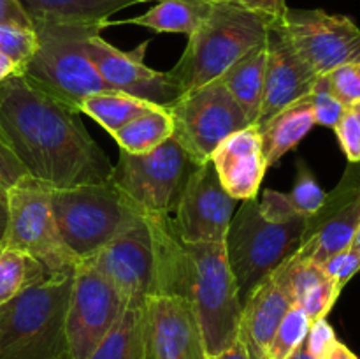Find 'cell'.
Wrapping results in <instances>:
<instances>
[{
    "label": "cell",
    "instance_id": "23",
    "mask_svg": "<svg viewBox=\"0 0 360 359\" xmlns=\"http://www.w3.org/2000/svg\"><path fill=\"white\" fill-rule=\"evenodd\" d=\"M34 20L62 23H105L109 16L151 0H20Z\"/></svg>",
    "mask_w": 360,
    "mask_h": 359
},
{
    "label": "cell",
    "instance_id": "19",
    "mask_svg": "<svg viewBox=\"0 0 360 359\" xmlns=\"http://www.w3.org/2000/svg\"><path fill=\"white\" fill-rule=\"evenodd\" d=\"M290 257L259 282L243 303L241 331L253 359H266V351L285 313L294 305Z\"/></svg>",
    "mask_w": 360,
    "mask_h": 359
},
{
    "label": "cell",
    "instance_id": "35",
    "mask_svg": "<svg viewBox=\"0 0 360 359\" xmlns=\"http://www.w3.org/2000/svg\"><path fill=\"white\" fill-rule=\"evenodd\" d=\"M27 176L28 172L25 165L0 134V203L6 204L9 190Z\"/></svg>",
    "mask_w": 360,
    "mask_h": 359
},
{
    "label": "cell",
    "instance_id": "9",
    "mask_svg": "<svg viewBox=\"0 0 360 359\" xmlns=\"http://www.w3.org/2000/svg\"><path fill=\"white\" fill-rule=\"evenodd\" d=\"M197 162L185 148L169 137L148 153H127L120 150L109 182L143 215H174L186 182Z\"/></svg>",
    "mask_w": 360,
    "mask_h": 359
},
{
    "label": "cell",
    "instance_id": "15",
    "mask_svg": "<svg viewBox=\"0 0 360 359\" xmlns=\"http://www.w3.org/2000/svg\"><path fill=\"white\" fill-rule=\"evenodd\" d=\"M238 199L220 183L211 160L197 164L186 182L172 222L185 243H224Z\"/></svg>",
    "mask_w": 360,
    "mask_h": 359
},
{
    "label": "cell",
    "instance_id": "5",
    "mask_svg": "<svg viewBox=\"0 0 360 359\" xmlns=\"http://www.w3.org/2000/svg\"><path fill=\"white\" fill-rule=\"evenodd\" d=\"M72 275L49 277L0 306V359H70L65 317Z\"/></svg>",
    "mask_w": 360,
    "mask_h": 359
},
{
    "label": "cell",
    "instance_id": "21",
    "mask_svg": "<svg viewBox=\"0 0 360 359\" xmlns=\"http://www.w3.org/2000/svg\"><path fill=\"white\" fill-rule=\"evenodd\" d=\"M315 125L308 95L257 125L267 168H273L285 153L294 150Z\"/></svg>",
    "mask_w": 360,
    "mask_h": 359
},
{
    "label": "cell",
    "instance_id": "49",
    "mask_svg": "<svg viewBox=\"0 0 360 359\" xmlns=\"http://www.w3.org/2000/svg\"><path fill=\"white\" fill-rule=\"evenodd\" d=\"M0 248H2V243H0Z\"/></svg>",
    "mask_w": 360,
    "mask_h": 359
},
{
    "label": "cell",
    "instance_id": "26",
    "mask_svg": "<svg viewBox=\"0 0 360 359\" xmlns=\"http://www.w3.org/2000/svg\"><path fill=\"white\" fill-rule=\"evenodd\" d=\"M174 132L172 118L164 106H153L143 115L130 120L112 134L120 150L127 153H148L164 144Z\"/></svg>",
    "mask_w": 360,
    "mask_h": 359
},
{
    "label": "cell",
    "instance_id": "51",
    "mask_svg": "<svg viewBox=\"0 0 360 359\" xmlns=\"http://www.w3.org/2000/svg\"><path fill=\"white\" fill-rule=\"evenodd\" d=\"M155 2H157V0H155Z\"/></svg>",
    "mask_w": 360,
    "mask_h": 359
},
{
    "label": "cell",
    "instance_id": "33",
    "mask_svg": "<svg viewBox=\"0 0 360 359\" xmlns=\"http://www.w3.org/2000/svg\"><path fill=\"white\" fill-rule=\"evenodd\" d=\"M35 49H37V35L34 28L0 27V53L16 63L20 74Z\"/></svg>",
    "mask_w": 360,
    "mask_h": 359
},
{
    "label": "cell",
    "instance_id": "16",
    "mask_svg": "<svg viewBox=\"0 0 360 359\" xmlns=\"http://www.w3.org/2000/svg\"><path fill=\"white\" fill-rule=\"evenodd\" d=\"M150 42H143L132 51H123L95 32L86 39V51L95 69L111 90L123 92L157 106H167L179 95L178 84L169 73H160L144 62Z\"/></svg>",
    "mask_w": 360,
    "mask_h": 359
},
{
    "label": "cell",
    "instance_id": "31",
    "mask_svg": "<svg viewBox=\"0 0 360 359\" xmlns=\"http://www.w3.org/2000/svg\"><path fill=\"white\" fill-rule=\"evenodd\" d=\"M341 287L336 280L329 277H323L322 280H319L316 284H313L311 287L306 289L299 299L295 301V305L301 306L304 310V313L308 315V319L311 322L319 319H326L329 315V312L333 310L334 303L340 298Z\"/></svg>",
    "mask_w": 360,
    "mask_h": 359
},
{
    "label": "cell",
    "instance_id": "1",
    "mask_svg": "<svg viewBox=\"0 0 360 359\" xmlns=\"http://www.w3.org/2000/svg\"><path fill=\"white\" fill-rule=\"evenodd\" d=\"M0 134L28 176L53 190L108 182L112 164L79 113L32 84L21 74L0 84Z\"/></svg>",
    "mask_w": 360,
    "mask_h": 359
},
{
    "label": "cell",
    "instance_id": "20",
    "mask_svg": "<svg viewBox=\"0 0 360 359\" xmlns=\"http://www.w3.org/2000/svg\"><path fill=\"white\" fill-rule=\"evenodd\" d=\"M210 160L224 189L234 199H257L267 171L257 125H248L225 137Z\"/></svg>",
    "mask_w": 360,
    "mask_h": 359
},
{
    "label": "cell",
    "instance_id": "22",
    "mask_svg": "<svg viewBox=\"0 0 360 359\" xmlns=\"http://www.w3.org/2000/svg\"><path fill=\"white\" fill-rule=\"evenodd\" d=\"M267 49L266 42L246 53L243 58L232 63L218 80L227 88L239 108L245 113L250 125L259 120L264 101V80H266Z\"/></svg>",
    "mask_w": 360,
    "mask_h": 359
},
{
    "label": "cell",
    "instance_id": "10",
    "mask_svg": "<svg viewBox=\"0 0 360 359\" xmlns=\"http://www.w3.org/2000/svg\"><path fill=\"white\" fill-rule=\"evenodd\" d=\"M51 190L32 176L7 194V227L2 246L23 250L41 260L49 277H70L79 259L60 236L51 206Z\"/></svg>",
    "mask_w": 360,
    "mask_h": 359
},
{
    "label": "cell",
    "instance_id": "2",
    "mask_svg": "<svg viewBox=\"0 0 360 359\" xmlns=\"http://www.w3.org/2000/svg\"><path fill=\"white\" fill-rule=\"evenodd\" d=\"M88 260L115 285L127 306H146L151 296H183L185 291V243L169 215H144Z\"/></svg>",
    "mask_w": 360,
    "mask_h": 359
},
{
    "label": "cell",
    "instance_id": "17",
    "mask_svg": "<svg viewBox=\"0 0 360 359\" xmlns=\"http://www.w3.org/2000/svg\"><path fill=\"white\" fill-rule=\"evenodd\" d=\"M287 13V11H285ZM283 14L271 23L266 37L267 65L264 80V101L255 125L266 122L280 109L301 101L315 87L319 74L304 62L285 30Z\"/></svg>",
    "mask_w": 360,
    "mask_h": 359
},
{
    "label": "cell",
    "instance_id": "14",
    "mask_svg": "<svg viewBox=\"0 0 360 359\" xmlns=\"http://www.w3.org/2000/svg\"><path fill=\"white\" fill-rule=\"evenodd\" d=\"M360 231V162L347 168L343 178L326 196L315 215L306 218L297 253L315 264L350 248Z\"/></svg>",
    "mask_w": 360,
    "mask_h": 359
},
{
    "label": "cell",
    "instance_id": "34",
    "mask_svg": "<svg viewBox=\"0 0 360 359\" xmlns=\"http://www.w3.org/2000/svg\"><path fill=\"white\" fill-rule=\"evenodd\" d=\"M326 77L333 94L347 108L360 101V62L340 67L327 74Z\"/></svg>",
    "mask_w": 360,
    "mask_h": 359
},
{
    "label": "cell",
    "instance_id": "46",
    "mask_svg": "<svg viewBox=\"0 0 360 359\" xmlns=\"http://www.w3.org/2000/svg\"><path fill=\"white\" fill-rule=\"evenodd\" d=\"M7 227V206L4 203H0V241H2L4 234H6Z\"/></svg>",
    "mask_w": 360,
    "mask_h": 359
},
{
    "label": "cell",
    "instance_id": "7",
    "mask_svg": "<svg viewBox=\"0 0 360 359\" xmlns=\"http://www.w3.org/2000/svg\"><path fill=\"white\" fill-rule=\"evenodd\" d=\"M51 206L63 243L79 260L94 257L144 218L109 180L51 190Z\"/></svg>",
    "mask_w": 360,
    "mask_h": 359
},
{
    "label": "cell",
    "instance_id": "8",
    "mask_svg": "<svg viewBox=\"0 0 360 359\" xmlns=\"http://www.w3.org/2000/svg\"><path fill=\"white\" fill-rule=\"evenodd\" d=\"M304 227L306 217L271 222L260 213L257 199L243 201L225 236V252L241 303L262 278L297 252Z\"/></svg>",
    "mask_w": 360,
    "mask_h": 359
},
{
    "label": "cell",
    "instance_id": "38",
    "mask_svg": "<svg viewBox=\"0 0 360 359\" xmlns=\"http://www.w3.org/2000/svg\"><path fill=\"white\" fill-rule=\"evenodd\" d=\"M260 213L271 222H288L295 217H302L288 201L287 194L276 192V190L266 189L264 190L262 203H259Z\"/></svg>",
    "mask_w": 360,
    "mask_h": 359
},
{
    "label": "cell",
    "instance_id": "6",
    "mask_svg": "<svg viewBox=\"0 0 360 359\" xmlns=\"http://www.w3.org/2000/svg\"><path fill=\"white\" fill-rule=\"evenodd\" d=\"M183 298L192 303L210 358L229 351L241 331L243 303L225 241L185 243Z\"/></svg>",
    "mask_w": 360,
    "mask_h": 359
},
{
    "label": "cell",
    "instance_id": "29",
    "mask_svg": "<svg viewBox=\"0 0 360 359\" xmlns=\"http://www.w3.org/2000/svg\"><path fill=\"white\" fill-rule=\"evenodd\" d=\"M311 320L299 305H292L290 310L285 313L266 351V359H287L294 354L308 336Z\"/></svg>",
    "mask_w": 360,
    "mask_h": 359
},
{
    "label": "cell",
    "instance_id": "41",
    "mask_svg": "<svg viewBox=\"0 0 360 359\" xmlns=\"http://www.w3.org/2000/svg\"><path fill=\"white\" fill-rule=\"evenodd\" d=\"M213 2L236 4V6L264 11V13H269V14H281L288 9L287 0H213Z\"/></svg>",
    "mask_w": 360,
    "mask_h": 359
},
{
    "label": "cell",
    "instance_id": "25",
    "mask_svg": "<svg viewBox=\"0 0 360 359\" xmlns=\"http://www.w3.org/2000/svg\"><path fill=\"white\" fill-rule=\"evenodd\" d=\"M88 359H150L146 306H127Z\"/></svg>",
    "mask_w": 360,
    "mask_h": 359
},
{
    "label": "cell",
    "instance_id": "12",
    "mask_svg": "<svg viewBox=\"0 0 360 359\" xmlns=\"http://www.w3.org/2000/svg\"><path fill=\"white\" fill-rule=\"evenodd\" d=\"M127 308L115 285L88 259L72 275L65 317L70 359H88Z\"/></svg>",
    "mask_w": 360,
    "mask_h": 359
},
{
    "label": "cell",
    "instance_id": "11",
    "mask_svg": "<svg viewBox=\"0 0 360 359\" xmlns=\"http://www.w3.org/2000/svg\"><path fill=\"white\" fill-rule=\"evenodd\" d=\"M165 109L174 125L172 137L197 164L210 160L225 137L250 125L220 80L179 94Z\"/></svg>",
    "mask_w": 360,
    "mask_h": 359
},
{
    "label": "cell",
    "instance_id": "40",
    "mask_svg": "<svg viewBox=\"0 0 360 359\" xmlns=\"http://www.w3.org/2000/svg\"><path fill=\"white\" fill-rule=\"evenodd\" d=\"M0 27L34 28V21L20 0H0Z\"/></svg>",
    "mask_w": 360,
    "mask_h": 359
},
{
    "label": "cell",
    "instance_id": "28",
    "mask_svg": "<svg viewBox=\"0 0 360 359\" xmlns=\"http://www.w3.org/2000/svg\"><path fill=\"white\" fill-rule=\"evenodd\" d=\"M49 278L41 260L23 250L0 248V306Z\"/></svg>",
    "mask_w": 360,
    "mask_h": 359
},
{
    "label": "cell",
    "instance_id": "32",
    "mask_svg": "<svg viewBox=\"0 0 360 359\" xmlns=\"http://www.w3.org/2000/svg\"><path fill=\"white\" fill-rule=\"evenodd\" d=\"M309 102H311L313 116H315L316 125L334 129L336 123L340 122L343 113L347 111V106L333 94L326 76H320L316 80L315 87L308 94Z\"/></svg>",
    "mask_w": 360,
    "mask_h": 359
},
{
    "label": "cell",
    "instance_id": "24",
    "mask_svg": "<svg viewBox=\"0 0 360 359\" xmlns=\"http://www.w3.org/2000/svg\"><path fill=\"white\" fill-rule=\"evenodd\" d=\"M213 0H157L150 11L109 25H139L157 34L192 35L210 14Z\"/></svg>",
    "mask_w": 360,
    "mask_h": 359
},
{
    "label": "cell",
    "instance_id": "3",
    "mask_svg": "<svg viewBox=\"0 0 360 359\" xmlns=\"http://www.w3.org/2000/svg\"><path fill=\"white\" fill-rule=\"evenodd\" d=\"M278 16L236 4L213 2L202 25L188 35L181 58L169 70L179 94L218 80L232 63L264 44Z\"/></svg>",
    "mask_w": 360,
    "mask_h": 359
},
{
    "label": "cell",
    "instance_id": "4",
    "mask_svg": "<svg viewBox=\"0 0 360 359\" xmlns=\"http://www.w3.org/2000/svg\"><path fill=\"white\" fill-rule=\"evenodd\" d=\"M109 27L105 23H62L34 20L37 49L21 69V76L70 111L79 113L90 95L108 92L86 51V39Z\"/></svg>",
    "mask_w": 360,
    "mask_h": 359
},
{
    "label": "cell",
    "instance_id": "37",
    "mask_svg": "<svg viewBox=\"0 0 360 359\" xmlns=\"http://www.w3.org/2000/svg\"><path fill=\"white\" fill-rule=\"evenodd\" d=\"M319 266L322 267L327 277L336 280L341 287H345L348 280L360 270V252L350 246V248L329 257L326 263L319 264Z\"/></svg>",
    "mask_w": 360,
    "mask_h": 359
},
{
    "label": "cell",
    "instance_id": "48",
    "mask_svg": "<svg viewBox=\"0 0 360 359\" xmlns=\"http://www.w3.org/2000/svg\"><path fill=\"white\" fill-rule=\"evenodd\" d=\"M352 248H355L357 252H360V231L357 232V236H355V241H354V245H352Z\"/></svg>",
    "mask_w": 360,
    "mask_h": 359
},
{
    "label": "cell",
    "instance_id": "47",
    "mask_svg": "<svg viewBox=\"0 0 360 359\" xmlns=\"http://www.w3.org/2000/svg\"><path fill=\"white\" fill-rule=\"evenodd\" d=\"M350 108L354 109V113H355V115H357V118H359V122H360V101L355 102V104H352Z\"/></svg>",
    "mask_w": 360,
    "mask_h": 359
},
{
    "label": "cell",
    "instance_id": "27",
    "mask_svg": "<svg viewBox=\"0 0 360 359\" xmlns=\"http://www.w3.org/2000/svg\"><path fill=\"white\" fill-rule=\"evenodd\" d=\"M153 106L157 104H151V102L137 99L134 95L123 94V92L108 90L98 92V94L84 99L83 104H81V113L94 118L98 125L104 127L112 136L116 130L127 125L130 120L143 115L144 111L151 109Z\"/></svg>",
    "mask_w": 360,
    "mask_h": 359
},
{
    "label": "cell",
    "instance_id": "43",
    "mask_svg": "<svg viewBox=\"0 0 360 359\" xmlns=\"http://www.w3.org/2000/svg\"><path fill=\"white\" fill-rule=\"evenodd\" d=\"M323 359H359L343 341L336 340L333 344V347L327 351V354L323 355Z\"/></svg>",
    "mask_w": 360,
    "mask_h": 359
},
{
    "label": "cell",
    "instance_id": "13",
    "mask_svg": "<svg viewBox=\"0 0 360 359\" xmlns=\"http://www.w3.org/2000/svg\"><path fill=\"white\" fill-rule=\"evenodd\" d=\"M283 23L294 48L319 76L360 62V28L348 16L288 7Z\"/></svg>",
    "mask_w": 360,
    "mask_h": 359
},
{
    "label": "cell",
    "instance_id": "50",
    "mask_svg": "<svg viewBox=\"0 0 360 359\" xmlns=\"http://www.w3.org/2000/svg\"><path fill=\"white\" fill-rule=\"evenodd\" d=\"M210 359H217V358H210Z\"/></svg>",
    "mask_w": 360,
    "mask_h": 359
},
{
    "label": "cell",
    "instance_id": "42",
    "mask_svg": "<svg viewBox=\"0 0 360 359\" xmlns=\"http://www.w3.org/2000/svg\"><path fill=\"white\" fill-rule=\"evenodd\" d=\"M217 359H253V355H252V352H250L246 341L239 336L238 340H236V344L232 345L229 351H225L224 354L218 355Z\"/></svg>",
    "mask_w": 360,
    "mask_h": 359
},
{
    "label": "cell",
    "instance_id": "39",
    "mask_svg": "<svg viewBox=\"0 0 360 359\" xmlns=\"http://www.w3.org/2000/svg\"><path fill=\"white\" fill-rule=\"evenodd\" d=\"M336 340V333H334L333 326L327 322L326 317V319H319L315 322H311L304 345L316 359H323V355L327 354V351L333 347V344Z\"/></svg>",
    "mask_w": 360,
    "mask_h": 359
},
{
    "label": "cell",
    "instance_id": "45",
    "mask_svg": "<svg viewBox=\"0 0 360 359\" xmlns=\"http://www.w3.org/2000/svg\"><path fill=\"white\" fill-rule=\"evenodd\" d=\"M287 359H316V358H315V355L311 354V352L308 351V348H306V345L302 344L301 347H299L297 351L294 352V354H290V355H288Z\"/></svg>",
    "mask_w": 360,
    "mask_h": 359
},
{
    "label": "cell",
    "instance_id": "44",
    "mask_svg": "<svg viewBox=\"0 0 360 359\" xmlns=\"http://www.w3.org/2000/svg\"><path fill=\"white\" fill-rule=\"evenodd\" d=\"M18 74H20V69L16 67V63L0 53V84L6 83L13 76H18Z\"/></svg>",
    "mask_w": 360,
    "mask_h": 359
},
{
    "label": "cell",
    "instance_id": "30",
    "mask_svg": "<svg viewBox=\"0 0 360 359\" xmlns=\"http://www.w3.org/2000/svg\"><path fill=\"white\" fill-rule=\"evenodd\" d=\"M326 196L327 192L319 185L311 169L304 162L299 160L295 183L290 192L287 194L288 201L294 206V210L299 215H302V217H311V215H315L320 210V206L326 201Z\"/></svg>",
    "mask_w": 360,
    "mask_h": 359
},
{
    "label": "cell",
    "instance_id": "18",
    "mask_svg": "<svg viewBox=\"0 0 360 359\" xmlns=\"http://www.w3.org/2000/svg\"><path fill=\"white\" fill-rule=\"evenodd\" d=\"M150 359H210L192 303L157 294L146 301Z\"/></svg>",
    "mask_w": 360,
    "mask_h": 359
},
{
    "label": "cell",
    "instance_id": "36",
    "mask_svg": "<svg viewBox=\"0 0 360 359\" xmlns=\"http://www.w3.org/2000/svg\"><path fill=\"white\" fill-rule=\"evenodd\" d=\"M333 130L336 132L340 146L343 148L348 162H352V164L360 162V122L354 109L347 108V111L343 113V116Z\"/></svg>",
    "mask_w": 360,
    "mask_h": 359
}]
</instances>
